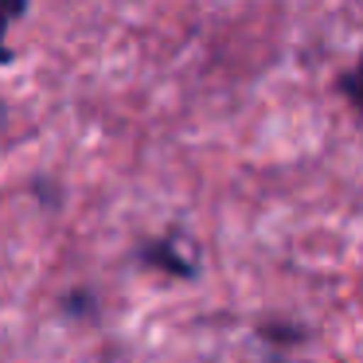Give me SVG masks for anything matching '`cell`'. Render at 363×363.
I'll use <instances>...</instances> for the list:
<instances>
[{
  "mask_svg": "<svg viewBox=\"0 0 363 363\" xmlns=\"http://www.w3.org/2000/svg\"><path fill=\"white\" fill-rule=\"evenodd\" d=\"M133 258L141 262L145 269H157V274L176 277V281H191V277L199 274L196 262H191L188 254H184L180 246H176V238H172V235H157V238H149V242H141Z\"/></svg>",
  "mask_w": 363,
  "mask_h": 363,
  "instance_id": "obj_1",
  "label": "cell"
},
{
  "mask_svg": "<svg viewBox=\"0 0 363 363\" xmlns=\"http://www.w3.org/2000/svg\"><path fill=\"white\" fill-rule=\"evenodd\" d=\"M32 12V0H0V71L16 63V51L9 43V32Z\"/></svg>",
  "mask_w": 363,
  "mask_h": 363,
  "instance_id": "obj_2",
  "label": "cell"
},
{
  "mask_svg": "<svg viewBox=\"0 0 363 363\" xmlns=\"http://www.w3.org/2000/svg\"><path fill=\"white\" fill-rule=\"evenodd\" d=\"M332 86H336V94L363 118V48H359V59H355L352 67H344V71L336 74V82H332Z\"/></svg>",
  "mask_w": 363,
  "mask_h": 363,
  "instance_id": "obj_3",
  "label": "cell"
},
{
  "mask_svg": "<svg viewBox=\"0 0 363 363\" xmlns=\"http://www.w3.org/2000/svg\"><path fill=\"white\" fill-rule=\"evenodd\" d=\"M258 336L262 340H269L274 344V352H285V347H293V344H305L308 340V332L305 328H297V324H289V320H281V324H258Z\"/></svg>",
  "mask_w": 363,
  "mask_h": 363,
  "instance_id": "obj_4",
  "label": "cell"
},
{
  "mask_svg": "<svg viewBox=\"0 0 363 363\" xmlns=\"http://www.w3.org/2000/svg\"><path fill=\"white\" fill-rule=\"evenodd\" d=\"M63 308H67V313H74V316H79V313H94V301H90V297H67Z\"/></svg>",
  "mask_w": 363,
  "mask_h": 363,
  "instance_id": "obj_5",
  "label": "cell"
},
{
  "mask_svg": "<svg viewBox=\"0 0 363 363\" xmlns=\"http://www.w3.org/2000/svg\"><path fill=\"white\" fill-rule=\"evenodd\" d=\"M269 363H297V359H289V355H285V352H277V355H274V359H269Z\"/></svg>",
  "mask_w": 363,
  "mask_h": 363,
  "instance_id": "obj_6",
  "label": "cell"
},
{
  "mask_svg": "<svg viewBox=\"0 0 363 363\" xmlns=\"http://www.w3.org/2000/svg\"><path fill=\"white\" fill-rule=\"evenodd\" d=\"M4 113H9V106H4V102H0V121H4Z\"/></svg>",
  "mask_w": 363,
  "mask_h": 363,
  "instance_id": "obj_7",
  "label": "cell"
}]
</instances>
